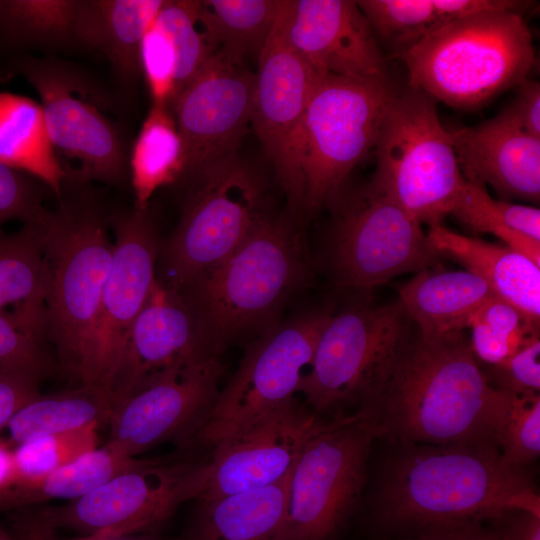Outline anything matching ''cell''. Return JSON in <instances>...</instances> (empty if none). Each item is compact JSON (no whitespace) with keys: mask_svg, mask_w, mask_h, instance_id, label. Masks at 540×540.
Returning <instances> with one entry per match:
<instances>
[{"mask_svg":"<svg viewBox=\"0 0 540 540\" xmlns=\"http://www.w3.org/2000/svg\"><path fill=\"white\" fill-rule=\"evenodd\" d=\"M510 399L491 385L462 332L417 330L380 396L359 409L377 436L397 444L498 447Z\"/></svg>","mask_w":540,"mask_h":540,"instance_id":"obj_1","label":"cell"},{"mask_svg":"<svg viewBox=\"0 0 540 540\" xmlns=\"http://www.w3.org/2000/svg\"><path fill=\"white\" fill-rule=\"evenodd\" d=\"M376 510L380 523L415 532L519 511L540 516V497L528 470L506 464L497 446L406 443L384 464Z\"/></svg>","mask_w":540,"mask_h":540,"instance_id":"obj_2","label":"cell"},{"mask_svg":"<svg viewBox=\"0 0 540 540\" xmlns=\"http://www.w3.org/2000/svg\"><path fill=\"white\" fill-rule=\"evenodd\" d=\"M397 57L409 87L458 109L480 107L518 86L536 60L525 20L509 11L446 23Z\"/></svg>","mask_w":540,"mask_h":540,"instance_id":"obj_3","label":"cell"},{"mask_svg":"<svg viewBox=\"0 0 540 540\" xmlns=\"http://www.w3.org/2000/svg\"><path fill=\"white\" fill-rule=\"evenodd\" d=\"M293 231L263 215L222 263L181 294L195 315L206 347L217 356L228 339L270 315L302 277Z\"/></svg>","mask_w":540,"mask_h":540,"instance_id":"obj_4","label":"cell"},{"mask_svg":"<svg viewBox=\"0 0 540 540\" xmlns=\"http://www.w3.org/2000/svg\"><path fill=\"white\" fill-rule=\"evenodd\" d=\"M374 152L376 169L369 184L422 225L441 224L466 180L437 102L409 86L398 90Z\"/></svg>","mask_w":540,"mask_h":540,"instance_id":"obj_5","label":"cell"},{"mask_svg":"<svg viewBox=\"0 0 540 540\" xmlns=\"http://www.w3.org/2000/svg\"><path fill=\"white\" fill-rule=\"evenodd\" d=\"M411 323L399 300L330 316L298 389L306 404L318 415L371 405L413 336Z\"/></svg>","mask_w":540,"mask_h":540,"instance_id":"obj_6","label":"cell"},{"mask_svg":"<svg viewBox=\"0 0 540 540\" xmlns=\"http://www.w3.org/2000/svg\"><path fill=\"white\" fill-rule=\"evenodd\" d=\"M397 91L389 77L317 75L301 134L302 207L318 209L339 193L351 171L374 150Z\"/></svg>","mask_w":540,"mask_h":540,"instance_id":"obj_7","label":"cell"},{"mask_svg":"<svg viewBox=\"0 0 540 540\" xmlns=\"http://www.w3.org/2000/svg\"><path fill=\"white\" fill-rule=\"evenodd\" d=\"M48 264L44 325L66 369L80 380L113 255L102 219L62 206L44 223Z\"/></svg>","mask_w":540,"mask_h":540,"instance_id":"obj_8","label":"cell"},{"mask_svg":"<svg viewBox=\"0 0 540 540\" xmlns=\"http://www.w3.org/2000/svg\"><path fill=\"white\" fill-rule=\"evenodd\" d=\"M377 437L362 410L338 412L309 438L291 477L284 519L273 540H333L356 506Z\"/></svg>","mask_w":540,"mask_h":540,"instance_id":"obj_9","label":"cell"},{"mask_svg":"<svg viewBox=\"0 0 540 540\" xmlns=\"http://www.w3.org/2000/svg\"><path fill=\"white\" fill-rule=\"evenodd\" d=\"M164 253L170 290L181 295L222 263L264 215L258 175L237 153L200 176Z\"/></svg>","mask_w":540,"mask_h":540,"instance_id":"obj_10","label":"cell"},{"mask_svg":"<svg viewBox=\"0 0 540 540\" xmlns=\"http://www.w3.org/2000/svg\"><path fill=\"white\" fill-rule=\"evenodd\" d=\"M330 316L327 312L309 314L252 344L237 372L219 391L205 421L182 450L190 454L209 451L221 440L292 402Z\"/></svg>","mask_w":540,"mask_h":540,"instance_id":"obj_11","label":"cell"},{"mask_svg":"<svg viewBox=\"0 0 540 540\" xmlns=\"http://www.w3.org/2000/svg\"><path fill=\"white\" fill-rule=\"evenodd\" d=\"M209 476V458L143 459L87 495L37 510L53 528L84 536L147 533L186 501L197 499Z\"/></svg>","mask_w":540,"mask_h":540,"instance_id":"obj_12","label":"cell"},{"mask_svg":"<svg viewBox=\"0 0 540 540\" xmlns=\"http://www.w3.org/2000/svg\"><path fill=\"white\" fill-rule=\"evenodd\" d=\"M8 75L24 77L40 97L48 137L65 179L116 183L125 145L101 101L76 72L57 60L15 55Z\"/></svg>","mask_w":540,"mask_h":540,"instance_id":"obj_13","label":"cell"},{"mask_svg":"<svg viewBox=\"0 0 540 540\" xmlns=\"http://www.w3.org/2000/svg\"><path fill=\"white\" fill-rule=\"evenodd\" d=\"M442 258L422 224L369 183L337 213L332 259L345 286L371 289L397 275L433 268Z\"/></svg>","mask_w":540,"mask_h":540,"instance_id":"obj_14","label":"cell"},{"mask_svg":"<svg viewBox=\"0 0 540 540\" xmlns=\"http://www.w3.org/2000/svg\"><path fill=\"white\" fill-rule=\"evenodd\" d=\"M112 223V262L78 384L99 387L108 395L132 325L157 281L156 235L148 209L120 213Z\"/></svg>","mask_w":540,"mask_h":540,"instance_id":"obj_15","label":"cell"},{"mask_svg":"<svg viewBox=\"0 0 540 540\" xmlns=\"http://www.w3.org/2000/svg\"><path fill=\"white\" fill-rule=\"evenodd\" d=\"M223 370L217 356H207L126 397L114 407L106 444L130 457L167 441L184 448L211 411Z\"/></svg>","mask_w":540,"mask_h":540,"instance_id":"obj_16","label":"cell"},{"mask_svg":"<svg viewBox=\"0 0 540 540\" xmlns=\"http://www.w3.org/2000/svg\"><path fill=\"white\" fill-rule=\"evenodd\" d=\"M281 10L257 59L250 127L271 160L290 203L302 207L301 134L317 74L286 39Z\"/></svg>","mask_w":540,"mask_h":540,"instance_id":"obj_17","label":"cell"},{"mask_svg":"<svg viewBox=\"0 0 540 540\" xmlns=\"http://www.w3.org/2000/svg\"><path fill=\"white\" fill-rule=\"evenodd\" d=\"M254 73L213 53L172 106L182 138L185 174L195 178L236 154L251 121Z\"/></svg>","mask_w":540,"mask_h":540,"instance_id":"obj_18","label":"cell"},{"mask_svg":"<svg viewBox=\"0 0 540 540\" xmlns=\"http://www.w3.org/2000/svg\"><path fill=\"white\" fill-rule=\"evenodd\" d=\"M325 420L296 399L208 452L209 476L197 498L208 501L281 480Z\"/></svg>","mask_w":540,"mask_h":540,"instance_id":"obj_19","label":"cell"},{"mask_svg":"<svg viewBox=\"0 0 540 540\" xmlns=\"http://www.w3.org/2000/svg\"><path fill=\"white\" fill-rule=\"evenodd\" d=\"M281 20L289 44L317 75L389 77L384 54L356 1L284 0Z\"/></svg>","mask_w":540,"mask_h":540,"instance_id":"obj_20","label":"cell"},{"mask_svg":"<svg viewBox=\"0 0 540 540\" xmlns=\"http://www.w3.org/2000/svg\"><path fill=\"white\" fill-rule=\"evenodd\" d=\"M215 356L185 300L158 280L130 330L109 390L114 404L163 374L198 359Z\"/></svg>","mask_w":540,"mask_h":540,"instance_id":"obj_21","label":"cell"},{"mask_svg":"<svg viewBox=\"0 0 540 540\" xmlns=\"http://www.w3.org/2000/svg\"><path fill=\"white\" fill-rule=\"evenodd\" d=\"M450 135L466 180L489 185L501 197L539 202L540 139L526 132L507 107Z\"/></svg>","mask_w":540,"mask_h":540,"instance_id":"obj_22","label":"cell"},{"mask_svg":"<svg viewBox=\"0 0 540 540\" xmlns=\"http://www.w3.org/2000/svg\"><path fill=\"white\" fill-rule=\"evenodd\" d=\"M213 51L198 19L197 0H165L140 48L141 74L152 104L172 106Z\"/></svg>","mask_w":540,"mask_h":540,"instance_id":"obj_23","label":"cell"},{"mask_svg":"<svg viewBox=\"0 0 540 540\" xmlns=\"http://www.w3.org/2000/svg\"><path fill=\"white\" fill-rule=\"evenodd\" d=\"M427 237L442 257L458 261L481 277L499 299L539 324L540 266L530 258L507 245L467 237L442 224L429 226Z\"/></svg>","mask_w":540,"mask_h":540,"instance_id":"obj_24","label":"cell"},{"mask_svg":"<svg viewBox=\"0 0 540 540\" xmlns=\"http://www.w3.org/2000/svg\"><path fill=\"white\" fill-rule=\"evenodd\" d=\"M165 0H78L74 40L108 59L125 85L141 74L142 39Z\"/></svg>","mask_w":540,"mask_h":540,"instance_id":"obj_25","label":"cell"},{"mask_svg":"<svg viewBox=\"0 0 540 540\" xmlns=\"http://www.w3.org/2000/svg\"><path fill=\"white\" fill-rule=\"evenodd\" d=\"M433 268L416 273L406 282L399 289V302L422 334L462 332L476 311L497 296L472 272Z\"/></svg>","mask_w":540,"mask_h":540,"instance_id":"obj_26","label":"cell"},{"mask_svg":"<svg viewBox=\"0 0 540 540\" xmlns=\"http://www.w3.org/2000/svg\"><path fill=\"white\" fill-rule=\"evenodd\" d=\"M293 468L271 485L199 501L183 540H273L285 516Z\"/></svg>","mask_w":540,"mask_h":540,"instance_id":"obj_27","label":"cell"},{"mask_svg":"<svg viewBox=\"0 0 540 540\" xmlns=\"http://www.w3.org/2000/svg\"><path fill=\"white\" fill-rule=\"evenodd\" d=\"M0 161L62 196L65 175L53 152L40 103L0 93Z\"/></svg>","mask_w":540,"mask_h":540,"instance_id":"obj_28","label":"cell"},{"mask_svg":"<svg viewBox=\"0 0 540 540\" xmlns=\"http://www.w3.org/2000/svg\"><path fill=\"white\" fill-rule=\"evenodd\" d=\"M23 224L15 233L0 232V311L18 304L15 312L36 327L44 324L48 264L44 250V223Z\"/></svg>","mask_w":540,"mask_h":540,"instance_id":"obj_29","label":"cell"},{"mask_svg":"<svg viewBox=\"0 0 540 540\" xmlns=\"http://www.w3.org/2000/svg\"><path fill=\"white\" fill-rule=\"evenodd\" d=\"M114 404L106 391L78 385L62 392L39 394L22 406L1 436L12 448L26 440L108 425Z\"/></svg>","mask_w":540,"mask_h":540,"instance_id":"obj_30","label":"cell"},{"mask_svg":"<svg viewBox=\"0 0 540 540\" xmlns=\"http://www.w3.org/2000/svg\"><path fill=\"white\" fill-rule=\"evenodd\" d=\"M142 461L105 443L43 477L7 486L0 491V509L17 511L53 500H77Z\"/></svg>","mask_w":540,"mask_h":540,"instance_id":"obj_31","label":"cell"},{"mask_svg":"<svg viewBox=\"0 0 540 540\" xmlns=\"http://www.w3.org/2000/svg\"><path fill=\"white\" fill-rule=\"evenodd\" d=\"M283 0H202L198 19L213 53L245 63L259 57Z\"/></svg>","mask_w":540,"mask_h":540,"instance_id":"obj_32","label":"cell"},{"mask_svg":"<svg viewBox=\"0 0 540 540\" xmlns=\"http://www.w3.org/2000/svg\"><path fill=\"white\" fill-rule=\"evenodd\" d=\"M186 156L171 108L152 104L130 156L135 208L148 209L153 194L185 174Z\"/></svg>","mask_w":540,"mask_h":540,"instance_id":"obj_33","label":"cell"},{"mask_svg":"<svg viewBox=\"0 0 540 540\" xmlns=\"http://www.w3.org/2000/svg\"><path fill=\"white\" fill-rule=\"evenodd\" d=\"M450 215L476 232L498 237L540 266L538 208L496 200L484 185L466 180Z\"/></svg>","mask_w":540,"mask_h":540,"instance_id":"obj_34","label":"cell"},{"mask_svg":"<svg viewBox=\"0 0 540 540\" xmlns=\"http://www.w3.org/2000/svg\"><path fill=\"white\" fill-rule=\"evenodd\" d=\"M77 7L78 0H0V45L75 43Z\"/></svg>","mask_w":540,"mask_h":540,"instance_id":"obj_35","label":"cell"},{"mask_svg":"<svg viewBox=\"0 0 540 540\" xmlns=\"http://www.w3.org/2000/svg\"><path fill=\"white\" fill-rule=\"evenodd\" d=\"M538 325L512 305L498 297L493 298L471 318L468 326L470 348L479 362L497 365L538 336Z\"/></svg>","mask_w":540,"mask_h":540,"instance_id":"obj_36","label":"cell"},{"mask_svg":"<svg viewBox=\"0 0 540 540\" xmlns=\"http://www.w3.org/2000/svg\"><path fill=\"white\" fill-rule=\"evenodd\" d=\"M98 430L97 426H88L35 437L14 446L12 475L7 486L36 480L97 448Z\"/></svg>","mask_w":540,"mask_h":540,"instance_id":"obj_37","label":"cell"},{"mask_svg":"<svg viewBox=\"0 0 540 540\" xmlns=\"http://www.w3.org/2000/svg\"><path fill=\"white\" fill-rule=\"evenodd\" d=\"M356 3L376 39L393 47L396 57L439 27L433 0H360Z\"/></svg>","mask_w":540,"mask_h":540,"instance_id":"obj_38","label":"cell"},{"mask_svg":"<svg viewBox=\"0 0 540 540\" xmlns=\"http://www.w3.org/2000/svg\"><path fill=\"white\" fill-rule=\"evenodd\" d=\"M498 447L503 461L526 468L540 454V396L513 395L501 428Z\"/></svg>","mask_w":540,"mask_h":540,"instance_id":"obj_39","label":"cell"},{"mask_svg":"<svg viewBox=\"0 0 540 540\" xmlns=\"http://www.w3.org/2000/svg\"><path fill=\"white\" fill-rule=\"evenodd\" d=\"M39 332L15 312L0 311V366L31 372L40 378L50 369V358Z\"/></svg>","mask_w":540,"mask_h":540,"instance_id":"obj_40","label":"cell"},{"mask_svg":"<svg viewBox=\"0 0 540 540\" xmlns=\"http://www.w3.org/2000/svg\"><path fill=\"white\" fill-rule=\"evenodd\" d=\"M41 181L0 161V232L11 221L23 224L41 219L43 207Z\"/></svg>","mask_w":540,"mask_h":540,"instance_id":"obj_41","label":"cell"},{"mask_svg":"<svg viewBox=\"0 0 540 540\" xmlns=\"http://www.w3.org/2000/svg\"><path fill=\"white\" fill-rule=\"evenodd\" d=\"M496 389L513 395L539 393L540 341L531 338L505 361L483 369Z\"/></svg>","mask_w":540,"mask_h":540,"instance_id":"obj_42","label":"cell"},{"mask_svg":"<svg viewBox=\"0 0 540 540\" xmlns=\"http://www.w3.org/2000/svg\"><path fill=\"white\" fill-rule=\"evenodd\" d=\"M39 379L31 372L0 366V436L16 412L40 394Z\"/></svg>","mask_w":540,"mask_h":540,"instance_id":"obj_43","label":"cell"},{"mask_svg":"<svg viewBox=\"0 0 540 540\" xmlns=\"http://www.w3.org/2000/svg\"><path fill=\"white\" fill-rule=\"evenodd\" d=\"M439 26L454 20L492 12H515L522 15L527 1L516 0H433Z\"/></svg>","mask_w":540,"mask_h":540,"instance_id":"obj_44","label":"cell"},{"mask_svg":"<svg viewBox=\"0 0 540 540\" xmlns=\"http://www.w3.org/2000/svg\"><path fill=\"white\" fill-rule=\"evenodd\" d=\"M484 521H469L427 527L396 540H505L504 528L486 526Z\"/></svg>","mask_w":540,"mask_h":540,"instance_id":"obj_45","label":"cell"},{"mask_svg":"<svg viewBox=\"0 0 540 540\" xmlns=\"http://www.w3.org/2000/svg\"><path fill=\"white\" fill-rule=\"evenodd\" d=\"M530 135L540 139V84L529 78L517 86L514 101L507 107Z\"/></svg>","mask_w":540,"mask_h":540,"instance_id":"obj_46","label":"cell"},{"mask_svg":"<svg viewBox=\"0 0 540 540\" xmlns=\"http://www.w3.org/2000/svg\"><path fill=\"white\" fill-rule=\"evenodd\" d=\"M21 523L36 540H57L55 528L50 526L37 511H26L20 517ZM77 540H181L162 538L147 533H133L111 536H84ZM183 540V539H182Z\"/></svg>","mask_w":540,"mask_h":540,"instance_id":"obj_47","label":"cell"},{"mask_svg":"<svg viewBox=\"0 0 540 540\" xmlns=\"http://www.w3.org/2000/svg\"><path fill=\"white\" fill-rule=\"evenodd\" d=\"M504 527L505 540H540V516L528 511L510 515Z\"/></svg>","mask_w":540,"mask_h":540,"instance_id":"obj_48","label":"cell"},{"mask_svg":"<svg viewBox=\"0 0 540 540\" xmlns=\"http://www.w3.org/2000/svg\"><path fill=\"white\" fill-rule=\"evenodd\" d=\"M12 468V447L0 437V491L9 484Z\"/></svg>","mask_w":540,"mask_h":540,"instance_id":"obj_49","label":"cell"},{"mask_svg":"<svg viewBox=\"0 0 540 540\" xmlns=\"http://www.w3.org/2000/svg\"><path fill=\"white\" fill-rule=\"evenodd\" d=\"M12 537L14 540H36L29 530L17 520L14 523V535Z\"/></svg>","mask_w":540,"mask_h":540,"instance_id":"obj_50","label":"cell"},{"mask_svg":"<svg viewBox=\"0 0 540 540\" xmlns=\"http://www.w3.org/2000/svg\"><path fill=\"white\" fill-rule=\"evenodd\" d=\"M0 540H14L13 537H11L8 533H6L1 527H0Z\"/></svg>","mask_w":540,"mask_h":540,"instance_id":"obj_51","label":"cell"}]
</instances>
